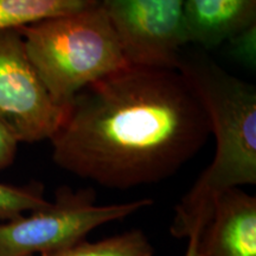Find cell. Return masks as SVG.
<instances>
[{"label":"cell","mask_w":256,"mask_h":256,"mask_svg":"<svg viewBox=\"0 0 256 256\" xmlns=\"http://www.w3.org/2000/svg\"><path fill=\"white\" fill-rule=\"evenodd\" d=\"M230 52L249 69L256 66V23L243 28L228 40Z\"/></svg>","instance_id":"obj_12"},{"label":"cell","mask_w":256,"mask_h":256,"mask_svg":"<svg viewBox=\"0 0 256 256\" xmlns=\"http://www.w3.org/2000/svg\"><path fill=\"white\" fill-rule=\"evenodd\" d=\"M200 235V232H194L192 235H190V238H188V247L184 256H197V244Z\"/></svg>","instance_id":"obj_14"},{"label":"cell","mask_w":256,"mask_h":256,"mask_svg":"<svg viewBox=\"0 0 256 256\" xmlns=\"http://www.w3.org/2000/svg\"><path fill=\"white\" fill-rule=\"evenodd\" d=\"M40 256H154V248L142 230L132 229L101 241L83 240L72 247Z\"/></svg>","instance_id":"obj_10"},{"label":"cell","mask_w":256,"mask_h":256,"mask_svg":"<svg viewBox=\"0 0 256 256\" xmlns=\"http://www.w3.org/2000/svg\"><path fill=\"white\" fill-rule=\"evenodd\" d=\"M49 200L43 188L37 184L16 186L0 183V223L18 218L22 215L46 206Z\"/></svg>","instance_id":"obj_11"},{"label":"cell","mask_w":256,"mask_h":256,"mask_svg":"<svg viewBox=\"0 0 256 256\" xmlns=\"http://www.w3.org/2000/svg\"><path fill=\"white\" fill-rule=\"evenodd\" d=\"M92 190L60 188L46 206L0 223V256H34L72 247L106 223L127 218L152 206L142 198L98 206Z\"/></svg>","instance_id":"obj_4"},{"label":"cell","mask_w":256,"mask_h":256,"mask_svg":"<svg viewBox=\"0 0 256 256\" xmlns=\"http://www.w3.org/2000/svg\"><path fill=\"white\" fill-rule=\"evenodd\" d=\"M177 68L200 98L216 138L214 160L174 208L170 232L188 240L202 232L220 194L256 184V88L203 57H180Z\"/></svg>","instance_id":"obj_2"},{"label":"cell","mask_w":256,"mask_h":256,"mask_svg":"<svg viewBox=\"0 0 256 256\" xmlns=\"http://www.w3.org/2000/svg\"><path fill=\"white\" fill-rule=\"evenodd\" d=\"M63 114L32 66L22 34L0 32V124L18 142H37L50 140Z\"/></svg>","instance_id":"obj_5"},{"label":"cell","mask_w":256,"mask_h":256,"mask_svg":"<svg viewBox=\"0 0 256 256\" xmlns=\"http://www.w3.org/2000/svg\"><path fill=\"white\" fill-rule=\"evenodd\" d=\"M184 18L188 43L214 48L256 23V0H184Z\"/></svg>","instance_id":"obj_8"},{"label":"cell","mask_w":256,"mask_h":256,"mask_svg":"<svg viewBox=\"0 0 256 256\" xmlns=\"http://www.w3.org/2000/svg\"><path fill=\"white\" fill-rule=\"evenodd\" d=\"M128 63L177 68L188 43L184 0H100Z\"/></svg>","instance_id":"obj_6"},{"label":"cell","mask_w":256,"mask_h":256,"mask_svg":"<svg viewBox=\"0 0 256 256\" xmlns=\"http://www.w3.org/2000/svg\"><path fill=\"white\" fill-rule=\"evenodd\" d=\"M18 142L6 128L0 124V170L8 168L14 162Z\"/></svg>","instance_id":"obj_13"},{"label":"cell","mask_w":256,"mask_h":256,"mask_svg":"<svg viewBox=\"0 0 256 256\" xmlns=\"http://www.w3.org/2000/svg\"><path fill=\"white\" fill-rule=\"evenodd\" d=\"M210 132L206 108L180 70L127 64L74 96L50 142L60 168L128 190L174 176Z\"/></svg>","instance_id":"obj_1"},{"label":"cell","mask_w":256,"mask_h":256,"mask_svg":"<svg viewBox=\"0 0 256 256\" xmlns=\"http://www.w3.org/2000/svg\"><path fill=\"white\" fill-rule=\"evenodd\" d=\"M100 0H0V32L83 11Z\"/></svg>","instance_id":"obj_9"},{"label":"cell","mask_w":256,"mask_h":256,"mask_svg":"<svg viewBox=\"0 0 256 256\" xmlns=\"http://www.w3.org/2000/svg\"><path fill=\"white\" fill-rule=\"evenodd\" d=\"M17 30L32 66L60 107L90 83L130 64L101 2Z\"/></svg>","instance_id":"obj_3"},{"label":"cell","mask_w":256,"mask_h":256,"mask_svg":"<svg viewBox=\"0 0 256 256\" xmlns=\"http://www.w3.org/2000/svg\"><path fill=\"white\" fill-rule=\"evenodd\" d=\"M197 256H256V197L240 188L217 198Z\"/></svg>","instance_id":"obj_7"}]
</instances>
